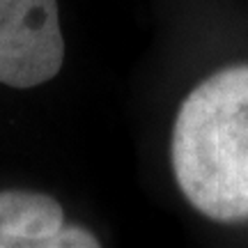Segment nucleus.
I'll return each instance as SVG.
<instances>
[{"mask_svg": "<svg viewBox=\"0 0 248 248\" xmlns=\"http://www.w3.org/2000/svg\"><path fill=\"white\" fill-rule=\"evenodd\" d=\"M170 161L195 212L218 223L248 221V64L216 71L186 94Z\"/></svg>", "mask_w": 248, "mask_h": 248, "instance_id": "nucleus-1", "label": "nucleus"}, {"mask_svg": "<svg viewBox=\"0 0 248 248\" xmlns=\"http://www.w3.org/2000/svg\"><path fill=\"white\" fill-rule=\"evenodd\" d=\"M62 62L58 0H0V83L16 90L44 85Z\"/></svg>", "mask_w": 248, "mask_h": 248, "instance_id": "nucleus-2", "label": "nucleus"}, {"mask_svg": "<svg viewBox=\"0 0 248 248\" xmlns=\"http://www.w3.org/2000/svg\"><path fill=\"white\" fill-rule=\"evenodd\" d=\"M90 230L64 221L60 202L46 193L0 191V248H97Z\"/></svg>", "mask_w": 248, "mask_h": 248, "instance_id": "nucleus-3", "label": "nucleus"}]
</instances>
